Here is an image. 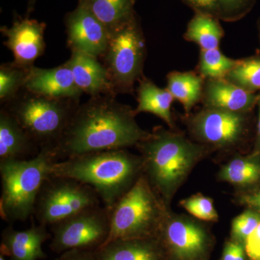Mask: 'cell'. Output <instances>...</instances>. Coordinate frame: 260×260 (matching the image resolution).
<instances>
[{"label":"cell","mask_w":260,"mask_h":260,"mask_svg":"<svg viewBox=\"0 0 260 260\" xmlns=\"http://www.w3.org/2000/svg\"><path fill=\"white\" fill-rule=\"evenodd\" d=\"M135 111L113 95L91 97L78 106L64 134L51 150L56 162L137 145L148 136L135 120Z\"/></svg>","instance_id":"obj_1"},{"label":"cell","mask_w":260,"mask_h":260,"mask_svg":"<svg viewBox=\"0 0 260 260\" xmlns=\"http://www.w3.org/2000/svg\"><path fill=\"white\" fill-rule=\"evenodd\" d=\"M143 174L142 158L121 149L83 154L54 162L51 176L70 178L90 186L102 204L112 209Z\"/></svg>","instance_id":"obj_2"},{"label":"cell","mask_w":260,"mask_h":260,"mask_svg":"<svg viewBox=\"0 0 260 260\" xmlns=\"http://www.w3.org/2000/svg\"><path fill=\"white\" fill-rule=\"evenodd\" d=\"M142 153L143 174L164 199L171 198L185 179L201 149L185 138L158 130L138 145Z\"/></svg>","instance_id":"obj_3"},{"label":"cell","mask_w":260,"mask_h":260,"mask_svg":"<svg viewBox=\"0 0 260 260\" xmlns=\"http://www.w3.org/2000/svg\"><path fill=\"white\" fill-rule=\"evenodd\" d=\"M51 149H41L32 158L0 160V215L8 223L25 221L34 215L38 196L55 162Z\"/></svg>","instance_id":"obj_4"},{"label":"cell","mask_w":260,"mask_h":260,"mask_svg":"<svg viewBox=\"0 0 260 260\" xmlns=\"http://www.w3.org/2000/svg\"><path fill=\"white\" fill-rule=\"evenodd\" d=\"M165 218L158 193L143 174L112 208L110 233L103 246L119 239L157 238Z\"/></svg>","instance_id":"obj_5"},{"label":"cell","mask_w":260,"mask_h":260,"mask_svg":"<svg viewBox=\"0 0 260 260\" xmlns=\"http://www.w3.org/2000/svg\"><path fill=\"white\" fill-rule=\"evenodd\" d=\"M7 104L6 109L39 149L52 150L68 127L79 101L56 99L26 91Z\"/></svg>","instance_id":"obj_6"},{"label":"cell","mask_w":260,"mask_h":260,"mask_svg":"<svg viewBox=\"0 0 260 260\" xmlns=\"http://www.w3.org/2000/svg\"><path fill=\"white\" fill-rule=\"evenodd\" d=\"M114 94L132 93L143 73L145 43L137 16L109 32L103 55Z\"/></svg>","instance_id":"obj_7"},{"label":"cell","mask_w":260,"mask_h":260,"mask_svg":"<svg viewBox=\"0 0 260 260\" xmlns=\"http://www.w3.org/2000/svg\"><path fill=\"white\" fill-rule=\"evenodd\" d=\"M101 203L90 186L70 178L50 176L38 196L34 215L39 224L51 226Z\"/></svg>","instance_id":"obj_8"},{"label":"cell","mask_w":260,"mask_h":260,"mask_svg":"<svg viewBox=\"0 0 260 260\" xmlns=\"http://www.w3.org/2000/svg\"><path fill=\"white\" fill-rule=\"evenodd\" d=\"M112 209L94 207L51 225V250L56 253L80 249L95 251L109 237Z\"/></svg>","instance_id":"obj_9"},{"label":"cell","mask_w":260,"mask_h":260,"mask_svg":"<svg viewBox=\"0 0 260 260\" xmlns=\"http://www.w3.org/2000/svg\"><path fill=\"white\" fill-rule=\"evenodd\" d=\"M244 113L205 107L191 119V128L200 140L217 147H229L242 138Z\"/></svg>","instance_id":"obj_10"},{"label":"cell","mask_w":260,"mask_h":260,"mask_svg":"<svg viewBox=\"0 0 260 260\" xmlns=\"http://www.w3.org/2000/svg\"><path fill=\"white\" fill-rule=\"evenodd\" d=\"M68 44L72 51L103 56L109 42L107 28L89 10L78 4L65 18Z\"/></svg>","instance_id":"obj_11"},{"label":"cell","mask_w":260,"mask_h":260,"mask_svg":"<svg viewBox=\"0 0 260 260\" xmlns=\"http://www.w3.org/2000/svg\"><path fill=\"white\" fill-rule=\"evenodd\" d=\"M46 24L35 19L15 20L10 28L2 27L4 43L14 56V62L23 68H30L45 49L44 31Z\"/></svg>","instance_id":"obj_12"},{"label":"cell","mask_w":260,"mask_h":260,"mask_svg":"<svg viewBox=\"0 0 260 260\" xmlns=\"http://www.w3.org/2000/svg\"><path fill=\"white\" fill-rule=\"evenodd\" d=\"M159 235L164 245L179 260H198L206 249L205 231L189 220L166 217Z\"/></svg>","instance_id":"obj_13"},{"label":"cell","mask_w":260,"mask_h":260,"mask_svg":"<svg viewBox=\"0 0 260 260\" xmlns=\"http://www.w3.org/2000/svg\"><path fill=\"white\" fill-rule=\"evenodd\" d=\"M24 90L51 99L75 101H79L83 93L77 86L73 72L67 62L51 69L30 67Z\"/></svg>","instance_id":"obj_14"},{"label":"cell","mask_w":260,"mask_h":260,"mask_svg":"<svg viewBox=\"0 0 260 260\" xmlns=\"http://www.w3.org/2000/svg\"><path fill=\"white\" fill-rule=\"evenodd\" d=\"M51 237L47 226L41 224L32 225L24 231L7 227L2 234L1 254L12 260L45 259L47 254L43 251L42 245Z\"/></svg>","instance_id":"obj_15"},{"label":"cell","mask_w":260,"mask_h":260,"mask_svg":"<svg viewBox=\"0 0 260 260\" xmlns=\"http://www.w3.org/2000/svg\"><path fill=\"white\" fill-rule=\"evenodd\" d=\"M259 97L223 78L207 80L202 99L207 108L246 113L257 104Z\"/></svg>","instance_id":"obj_16"},{"label":"cell","mask_w":260,"mask_h":260,"mask_svg":"<svg viewBox=\"0 0 260 260\" xmlns=\"http://www.w3.org/2000/svg\"><path fill=\"white\" fill-rule=\"evenodd\" d=\"M67 64L73 72L77 86L83 93L91 97L115 95L107 70L97 57L73 51Z\"/></svg>","instance_id":"obj_17"},{"label":"cell","mask_w":260,"mask_h":260,"mask_svg":"<svg viewBox=\"0 0 260 260\" xmlns=\"http://www.w3.org/2000/svg\"><path fill=\"white\" fill-rule=\"evenodd\" d=\"M40 151L14 116L3 108L0 112V160H26Z\"/></svg>","instance_id":"obj_18"},{"label":"cell","mask_w":260,"mask_h":260,"mask_svg":"<svg viewBox=\"0 0 260 260\" xmlns=\"http://www.w3.org/2000/svg\"><path fill=\"white\" fill-rule=\"evenodd\" d=\"M94 254L99 260H164L157 238L113 241Z\"/></svg>","instance_id":"obj_19"},{"label":"cell","mask_w":260,"mask_h":260,"mask_svg":"<svg viewBox=\"0 0 260 260\" xmlns=\"http://www.w3.org/2000/svg\"><path fill=\"white\" fill-rule=\"evenodd\" d=\"M136 0H79L110 32L136 16Z\"/></svg>","instance_id":"obj_20"},{"label":"cell","mask_w":260,"mask_h":260,"mask_svg":"<svg viewBox=\"0 0 260 260\" xmlns=\"http://www.w3.org/2000/svg\"><path fill=\"white\" fill-rule=\"evenodd\" d=\"M138 107L135 114L139 113H151L160 118L172 127V108L174 97L167 88H160L146 78L140 79L138 90Z\"/></svg>","instance_id":"obj_21"},{"label":"cell","mask_w":260,"mask_h":260,"mask_svg":"<svg viewBox=\"0 0 260 260\" xmlns=\"http://www.w3.org/2000/svg\"><path fill=\"white\" fill-rule=\"evenodd\" d=\"M204 85V78L192 72H172L167 76L168 90L187 112L202 99Z\"/></svg>","instance_id":"obj_22"},{"label":"cell","mask_w":260,"mask_h":260,"mask_svg":"<svg viewBox=\"0 0 260 260\" xmlns=\"http://www.w3.org/2000/svg\"><path fill=\"white\" fill-rule=\"evenodd\" d=\"M223 36V30L219 19L212 15L194 13L188 23L184 39L194 42L200 50L218 49Z\"/></svg>","instance_id":"obj_23"},{"label":"cell","mask_w":260,"mask_h":260,"mask_svg":"<svg viewBox=\"0 0 260 260\" xmlns=\"http://www.w3.org/2000/svg\"><path fill=\"white\" fill-rule=\"evenodd\" d=\"M220 176L235 185H249L259 180L260 164L253 158H235L223 168Z\"/></svg>","instance_id":"obj_24"},{"label":"cell","mask_w":260,"mask_h":260,"mask_svg":"<svg viewBox=\"0 0 260 260\" xmlns=\"http://www.w3.org/2000/svg\"><path fill=\"white\" fill-rule=\"evenodd\" d=\"M237 63V60L224 55L219 48L200 50V74L204 79H223Z\"/></svg>","instance_id":"obj_25"},{"label":"cell","mask_w":260,"mask_h":260,"mask_svg":"<svg viewBox=\"0 0 260 260\" xmlns=\"http://www.w3.org/2000/svg\"><path fill=\"white\" fill-rule=\"evenodd\" d=\"M225 79L252 93L260 90V57L237 60Z\"/></svg>","instance_id":"obj_26"},{"label":"cell","mask_w":260,"mask_h":260,"mask_svg":"<svg viewBox=\"0 0 260 260\" xmlns=\"http://www.w3.org/2000/svg\"><path fill=\"white\" fill-rule=\"evenodd\" d=\"M28 68L15 62L1 65L0 100L2 103L8 104L20 93V90L24 89Z\"/></svg>","instance_id":"obj_27"},{"label":"cell","mask_w":260,"mask_h":260,"mask_svg":"<svg viewBox=\"0 0 260 260\" xmlns=\"http://www.w3.org/2000/svg\"><path fill=\"white\" fill-rule=\"evenodd\" d=\"M183 208L200 220L214 221L218 219V213L214 207L213 200L198 194L181 202Z\"/></svg>","instance_id":"obj_28"},{"label":"cell","mask_w":260,"mask_h":260,"mask_svg":"<svg viewBox=\"0 0 260 260\" xmlns=\"http://www.w3.org/2000/svg\"><path fill=\"white\" fill-rule=\"evenodd\" d=\"M260 223V215L248 210L234 219L232 223V236L238 242L244 243L251 232Z\"/></svg>","instance_id":"obj_29"},{"label":"cell","mask_w":260,"mask_h":260,"mask_svg":"<svg viewBox=\"0 0 260 260\" xmlns=\"http://www.w3.org/2000/svg\"><path fill=\"white\" fill-rule=\"evenodd\" d=\"M254 0H218L220 19L235 21L242 18L251 10Z\"/></svg>","instance_id":"obj_30"},{"label":"cell","mask_w":260,"mask_h":260,"mask_svg":"<svg viewBox=\"0 0 260 260\" xmlns=\"http://www.w3.org/2000/svg\"><path fill=\"white\" fill-rule=\"evenodd\" d=\"M194 10V13L212 15L220 19L218 0H181Z\"/></svg>","instance_id":"obj_31"},{"label":"cell","mask_w":260,"mask_h":260,"mask_svg":"<svg viewBox=\"0 0 260 260\" xmlns=\"http://www.w3.org/2000/svg\"><path fill=\"white\" fill-rule=\"evenodd\" d=\"M245 251L251 260L260 259V223L246 239Z\"/></svg>","instance_id":"obj_32"},{"label":"cell","mask_w":260,"mask_h":260,"mask_svg":"<svg viewBox=\"0 0 260 260\" xmlns=\"http://www.w3.org/2000/svg\"><path fill=\"white\" fill-rule=\"evenodd\" d=\"M60 260H99L93 251L73 249L61 254Z\"/></svg>","instance_id":"obj_33"},{"label":"cell","mask_w":260,"mask_h":260,"mask_svg":"<svg viewBox=\"0 0 260 260\" xmlns=\"http://www.w3.org/2000/svg\"><path fill=\"white\" fill-rule=\"evenodd\" d=\"M243 202L248 206L260 211V190L246 195L243 198Z\"/></svg>","instance_id":"obj_34"},{"label":"cell","mask_w":260,"mask_h":260,"mask_svg":"<svg viewBox=\"0 0 260 260\" xmlns=\"http://www.w3.org/2000/svg\"><path fill=\"white\" fill-rule=\"evenodd\" d=\"M237 243L230 242L225 246L222 260H234Z\"/></svg>","instance_id":"obj_35"},{"label":"cell","mask_w":260,"mask_h":260,"mask_svg":"<svg viewBox=\"0 0 260 260\" xmlns=\"http://www.w3.org/2000/svg\"><path fill=\"white\" fill-rule=\"evenodd\" d=\"M234 260H244V248L239 243H237V247H236L235 258Z\"/></svg>","instance_id":"obj_36"},{"label":"cell","mask_w":260,"mask_h":260,"mask_svg":"<svg viewBox=\"0 0 260 260\" xmlns=\"http://www.w3.org/2000/svg\"><path fill=\"white\" fill-rule=\"evenodd\" d=\"M257 104H259V118L257 123V134H256V147L260 148V95Z\"/></svg>","instance_id":"obj_37"},{"label":"cell","mask_w":260,"mask_h":260,"mask_svg":"<svg viewBox=\"0 0 260 260\" xmlns=\"http://www.w3.org/2000/svg\"><path fill=\"white\" fill-rule=\"evenodd\" d=\"M0 260H5L4 256L2 255V254H1V256H0Z\"/></svg>","instance_id":"obj_38"},{"label":"cell","mask_w":260,"mask_h":260,"mask_svg":"<svg viewBox=\"0 0 260 260\" xmlns=\"http://www.w3.org/2000/svg\"><path fill=\"white\" fill-rule=\"evenodd\" d=\"M55 260H60V259H59V258H58V259H56Z\"/></svg>","instance_id":"obj_39"},{"label":"cell","mask_w":260,"mask_h":260,"mask_svg":"<svg viewBox=\"0 0 260 260\" xmlns=\"http://www.w3.org/2000/svg\"><path fill=\"white\" fill-rule=\"evenodd\" d=\"M258 260H260V259H258Z\"/></svg>","instance_id":"obj_40"},{"label":"cell","mask_w":260,"mask_h":260,"mask_svg":"<svg viewBox=\"0 0 260 260\" xmlns=\"http://www.w3.org/2000/svg\"><path fill=\"white\" fill-rule=\"evenodd\" d=\"M136 1H137V0H136Z\"/></svg>","instance_id":"obj_41"}]
</instances>
